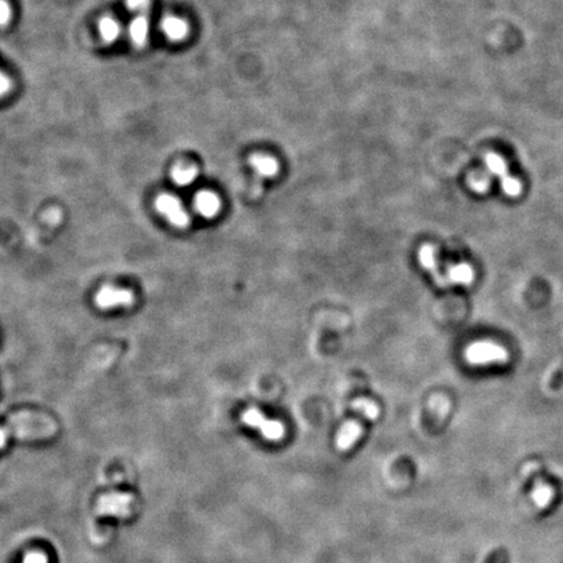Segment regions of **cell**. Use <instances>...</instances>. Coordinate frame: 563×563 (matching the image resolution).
I'll return each mask as SVG.
<instances>
[{
  "label": "cell",
  "mask_w": 563,
  "mask_h": 563,
  "mask_svg": "<svg viewBox=\"0 0 563 563\" xmlns=\"http://www.w3.org/2000/svg\"><path fill=\"white\" fill-rule=\"evenodd\" d=\"M241 420L244 424L248 425L253 429H257L268 441L277 442L285 437L286 432L285 425L277 420H269L268 417L262 412H259L257 408L247 409L241 416Z\"/></svg>",
  "instance_id": "2"
},
{
  "label": "cell",
  "mask_w": 563,
  "mask_h": 563,
  "mask_svg": "<svg viewBox=\"0 0 563 563\" xmlns=\"http://www.w3.org/2000/svg\"><path fill=\"white\" fill-rule=\"evenodd\" d=\"M10 88L11 83L8 77L6 74H3V72H0V97L6 95L10 90Z\"/></svg>",
  "instance_id": "19"
},
{
  "label": "cell",
  "mask_w": 563,
  "mask_h": 563,
  "mask_svg": "<svg viewBox=\"0 0 563 563\" xmlns=\"http://www.w3.org/2000/svg\"><path fill=\"white\" fill-rule=\"evenodd\" d=\"M28 563H43V562H42V558H41V557H38V555H33V557H30V558H29Z\"/></svg>",
  "instance_id": "20"
},
{
  "label": "cell",
  "mask_w": 563,
  "mask_h": 563,
  "mask_svg": "<svg viewBox=\"0 0 563 563\" xmlns=\"http://www.w3.org/2000/svg\"><path fill=\"white\" fill-rule=\"evenodd\" d=\"M352 408L364 416L365 419L372 420V421L376 420L379 415V406L374 402L369 400V399H362L361 398V399L355 400L353 405H352Z\"/></svg>",
  "instance_id": "15"
},
{
  "label": "cell",
  "mask_w": 563,
  "mask_h": 563,
  "mask_svg": "<svg viewBox=\"0 0 563 563\" xmlns=\"http://www.w3.org/2000/svg\"><path fill=\"white\" fill-rule=\"evenodd\" d=\"M446 278L450 285H463L470 286L475 279V271L468 264H458L447 269Z\"/></svg>",
  "instance_id": "12"
},
{
  "label": "cell",
  "mask_w": 563,
  "mask_h": 563,
  "mask_svg": "<svg viewBox=\"0 0 563 563\" xmlns=\"http://www.w3.org/2000/svg\"><path fill=\"white\" fill-rule=\"evenodd\" d=\"M364 432V428L360 423L351 420L342 425L339 432L337 434V447L341 452H348L355 443L360 440Z\"/></svg>",
  "instance_id": "8"
},
{
  "label": "cell",
  "mask_w": 563,
  "mask_h": 563,
  "mask_svg": "<svg viewBox=\"0 0 563 563\" xmlns=\"http://www.w3.org/2000/svg\"><path fill=\"white\" fill-rule=\"evenodd\" d=\"M464 358L472 365H485L490 362H505L508 361V353L505 347L497 343L482 341L472 343L464 351Z\"/></svg>",
  "instance_id": "1"
},
{
  "label": "cell",
  "mask_w": 563,
  "mask_h": 563,
  "mask_svg": "<svg viewBox=\"0 0 563 563\" xmlns=\"http://www.w3.org/2000/svg\"><path fill=\"white\" fill-rule=\"evenodd\" d=\"M135 296L133 294L118 287H102L95 296V304L101 309H110L115 306H130L133 304Z\"/></svg>",
  "instance_id": "5"
},
{
  "label": "cell",
  "mask_w": 563,
  "mask_h": 563,
  "mask_svg": "<svg viewBox=\"0 0 563 563\" xmlns=\"http://www.w3.org/2000/svg\"><path fill=\"white\" fill-rule=\"evenodd\" d=\"M419 259H420V264H421V266L425 269V270H428L432 276H433L434 282H435V285L440 287H447L450 286V283H449V280H447V278L446 276H443L442 273L440 271V268H438V265H437V261H435V250H434V247L432 245H423L421 247V250L419 252Z\"/></svg>",
  "instance_id": "7"
},
{
  "label": "cell",
  "mask_w": 563,
  "mask_h": 563,
  "mask_svg": "<svg viewBox=\"0 0 563 563\" xmlns=\"http://www.w3.org/2000/svg\"><path fill=\"white\" fill-rule=\"evenodd\" d=\"M150 0H126V6L132 12H144L149 8Z\"/></svg>",
  "instance_id": "18"
},
{
  "label": "cell",
  "mask_w": 563,
  "mask_h": 563,
  "mask_svg": "<svg viewBox=\"0 0 563 563\" xmlns=\"http://www.w3.org/2000/svg\"><path fill=\"white\" fill-rule=\"evenodd\" d=\"M194 210L203 218H214L221 210V200L210 191H201L194 196Z\"/></svg>",
  "instance_id": "6"
},
{
  "label": "cell",
  "mask_w": 563,
  "mask_h": 563,
  "mask_svg": "<svg viewBox=\"0 0 563 563\" xmlns=\"http://www.w3.org/2000/svg\"><path fill=\"white\" fill-rule=\"evenodd\" d=\"M12 11L6 0H0V27H6L10 22Z\"/></svg>",
  "instance_id": "17"
},
{
  "label": "cell",
  "mask_w": 563,
  "mask_h": 563,
  "mask_svg": "<svg viewBox=\"0 0 563 563\" xmlns=\"http://www.w3.org/2000/svg\"><path fill=\"white\" fill-rule=\"evenodd\" d=\"M485 163H487L490 174L498 176L505 194L510 197H517L522 194V189H523L522 183L514 176L508 174V165L503 158L499 157L498 154H496V153H488L485 156Z\"/></svg>",
  "instance_id": "4"
},
{
  "label": "cell",
  "mask_w": 563,
  "mask_h": 563,
  "mask_svg": "<svg viewBox=\"0 0 563 563\" xmlns=\"http://www.w3.org/2000/svg\"><path fill=\"white\" fill-rule=\"evenodd\" d=\"M150 33V21L147 15H139L130 24V37L136 47H142L148 42Z\"/></svg>",
  "instance_id": "11"
},
{
  "label": "cell",
  "mask_w": 563,
  "mask_h": 563,
  "mask_svg": "<svg viewBox=\"0 0 563 563\" xmlns=\"http://www.w3.org/2000/svg\"><path fill=\"white\" fill-rule=\"evenodd\" d=\"M197 174H198V171H197L196 167L179 163V165H176V166L172 168V171H171V179H172V182H174L176 185L185 186V185H189L194 183Z\"/></svg>",
  "instance_id": "13"
},
{
  "label": "cell",
  "mask_w": 563,
  "mask_h": 563,
  "mask_svg": "<svg viewBox=\"0 0 563 563\" xmlns=\"http://www.w3.org/2000/svg\"><path fill=\"white\" fill-rule=\"evenodd\" d=\"M156 209L159 214H162L167 221L175 227L185 229L191 224V218L186 214L179 198L172 194H159L156 200Z\"/></svg>",
  "instance_id": "3"
},
{
  "label": "cell",
  "mask_w": 563,
  "mask_h": 563,
  "mask_svg": "<svg viewBox=\"0 0 563 563\" xmlns=\"http://www.w3.org/2000/svg\"><path fill=\"white\" fill-rule=\"evenodd\" d=\"M100 34L106 43H114L121 36V25L112 18H103L100 21Z\"/></svg>",
  "instance_id": "14"
},
{
  "label": "cell",
  "mask_w": 563,
  "mask_h": 563,
  "mask_svg": "<svg viewBox=\"0 0 563 563\" xmlns=\"http://www.w3.org/2000/svg\"><path fill=\"white\" fill-rule=\"evenodd\" d=\"M161 30L171 42H182L188 36V24L176 16H167L161 22Z\"/></svg>",
  "instance_id": "9"
},
{
  "label": "cell",
  "mask_w": 563,
  "mask_h": 563,
  "mask_svg": "<svg viewBox=\"0 0 563 563\" xmlns=\"http://www.w3.org/2000/svg\"><path fill=\"white\" fill-rule=\"evenodd\" d=\"M470 185L475 192L484 194L489 189L490 179L485 175H472L470 177Z\"/></svg>",
  "instance_id": "16"
},
{
  "label": "cell",
  "mask_w": 563,
  "mask_h": 563,
  "mask_svg": "<svg viewBox=\"0 0 563 563\" xmlns=\"http://www.w3.org/2000/svg\"><path fill=\"white\" fill-rule=\"evenodd\" d=\"M250 165L256 171L259 179L274 177L279 171L277 159L269 157V156H261V154L252 156L250 159Z\"/></svg>",
  "instance_id": "10"
}]
</instances>
